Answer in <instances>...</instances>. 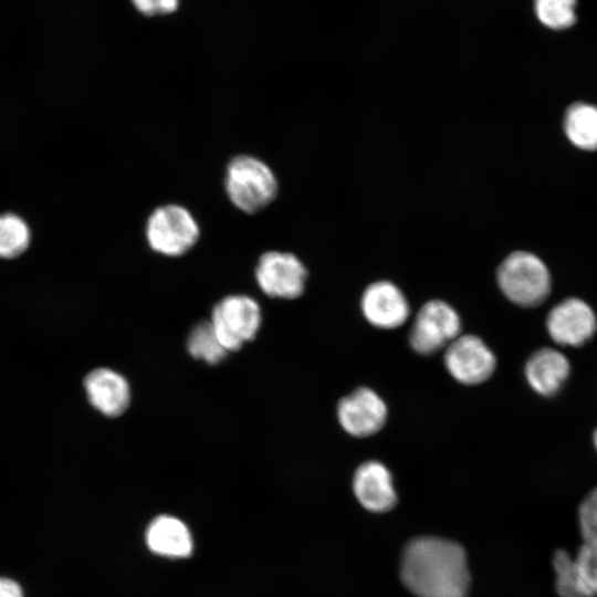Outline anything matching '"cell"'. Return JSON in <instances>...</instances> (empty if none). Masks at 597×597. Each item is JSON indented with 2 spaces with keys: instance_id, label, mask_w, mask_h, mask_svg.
<instances>
[{
  "instance_id": "cell-18",
  "label": "cell",
  "mask_w": 597,
  "mask_h": 597,
  "mask_svg": "<svg viewBox=\"0 0 597 597\" xmlns=\"http://www.w3.org/2000/svg\"><path fill=\"white\" fill-rule=\"evenodd\" d=\"M29 242V228L20 217L12 213L0 216L1 258L12 259L20 255L28 248Z\"/></svg>"
},
{
  "instance_id": "cell-3",
  "label": "cell",
  "mask_w": 597,
  "mask_h": 597,
  "mask_svg": "<svg viewBox=\"0 0 597 597\" xmlns=\"http://www.w3.org/2000/svg\"><path fill=\"white\" fill-rule=\"evenodd\" d=\"M496 281L503 294L523 307L542 304L552 287L547 266L537 255L527 251L510 253L498 268Z\"/></svg>"
},
{
  "instance_id": "cell-8",
  "label": "cell",
  "mask_w": 597,
  "mask_h": 597,
  "mask_svg": "<svg viewBox=\"0 0 597 597\" xmlns=\"http://www.w3.org/2000/svg\"><path fill=\"white\" fill-rule=\"evenodd\" d=\"M444 366L463 385H479L494 373L496 358L490 347L475 335H459L444 352Z\"/></svg>"
},
{
  "instance_id": "cell-11",
  "label": "cell",
  "mask_w": 597,
  "mask_h": 597,
  "mask_svg": "<svg viewBox=\"0 0 597 597\" xmlns=\"http://www.w3.org/2000/svg\"><path fill=\"white\" fill-rule=\"evenodd\" d=\"M360 308L366 321L381 329H395L405 324L410 314L402 291L392 282L381 280L363 292Z\"/></svg>"
},
{
  "instance_id": "cell-7",
  "label": "cell",
  "mask_w": 597,
  "mask_h": 597,
  "mask_svg": "<svg viewBox=\"0 0 597 597\" xmlns=\"http://www.w3.org/2000/svg\"><path fill=\"white\" fill-rule=\"evenodd\" d=\"M254 273L264 294L289 300L303 294L307 279L305 265L294 253L277 250L261 254Z\"/></svg>"
},
{
  "instance_id": "cell-10",
  "label": "cell",
  "mask_w": 597,
  "mask_h": 597,
  "mask_svg": "<svg viewBox=\"0 0 597 597\" xmlns=\"http://www.w3.org/2000/svg\"><path fill=\"white\" fill-rule=\"evenodd\" d=\"M388 410L381 397L368 387H359L342 398L337 405V418L350 436L366 438L384 427Z\"/></svg>"
},
{
  "instance_id": "cell-22",
  "label": "cell",
  "mask_w": 597,
  "mask_h": 597,
  "mask_svg": "<svg viewBox=\"0 0 597 597\" xmlns=\"http://www.w3.org/2000/svg\"><path fill=\"white\" fill-rule=\"evenodd\" d=\"M578 525L583 543L597 547V486L586 494L578 506Z\"/></svg>"
},
{
  "instance_id": "cell-19",
  "label": "cell",
  "mask_w": 597,
  "mask_h": 597,
  "mask_svg": "<svg viewBox=\"0 0 597 597\" xmlns=\"http://www.w3.org/2000/svg\"><path fill=\"white\" fill-rule=\"evenodd\" d=\"M556 575L555 588L559 597H587L576 569L575 559L569 552L557 549L553 556Z\"/></svg>"
},
{
  "instance_id": "cell-2",
  "label": "cell",
  "mask_w": 597,
  "mask_h": 597,
  "mask_svg": "<svg viewBox=\"0 0 597 597\" xmlns=\"http://www.w3.org/2000/svg\"><path fill=\"white\" fill-rule=\"evenodd\" d=\"M223 186L230 202L247 214L264 210L279 193V180L272 168L259 157L248 154L230 159Z\"/></svg>"
},
{
  "instance_id": "cell-6",
  "label": "cell",
  "mask_w": 597,
  "mask_h": 597,
  "mask_svg": "<svg viewBox=\"0 0 597 597\" xmlns=\"http://www.w3.org/2000/svg\"><path fill=\"white\" fill-rule=\"evenodd\" d=\"M461 332L457 311L447 302L431 300L418 311L409 333L411 348L420 355H431L447 347Z\"/></svg>"
},
{
  "instance_id": "cell-1",
  "label": "cell",
  "mask_w": 597,
  "mask_h": 597,
  "mask_svg": "<svg viewBox=\"0 0 597 597\" xmlns=\"http://www.w3.org/2000/svg\"><path fill=\"white\" fill-rule=\"evenodd\" d=\"M400 575L417 597H467L470 574L465 552L455 542L417 537L402 553Z\"/></svg>"
},
{
  "instance_id": "cell-20",
  "label": "cell",
  "mask_w": 597,
  "mask_h": 597,
  "mask_svg": "<svg viewBox=\"0 0 597 597\" xmlns=\"http://www.w3.org/2000/svg\"><path fill=\"white\" fill-rule=\"evenodd\" d=\"M577 0H534L538 20L549 29L564 30L576 21Z\"/></svg>"
},
{
  "instance_id": "cell-4",
  "label": "cell",
  "mask_w": 597,
  "mask_h": 597,
  "mask_svg": "<svg viewBox=\"0 0 597 597\" xmlns=\"http://www.w3.org/2000/svg\"><path fill=\"white\" fill-rule=\"evenodd\" d=\"M200 235L196 217L178 203H165L155 208L145 223L148 247L165 256L186 254L198 243Z\"/></svg>"
},
{
  "instance_id": "cell-9",
  "label": "cell",
  "mask_w": 597,
  "mask_h": 597,
  "mask_svg": "<svg viewBox=\"0 0 597 597\" xmlns=\"http://www.w3.org/2000/svg\"><path fill=\"white\" fill-rule=\"evenodd\" d=\"M546 328L556 344L578 347L588 342L596 333L597 317L585 301L568 297L548 312Z\"/></svg>"
},
{
  "instance_id": "cell-23",
  "label": "cell",
  "mask_w": 597,
  "mask_h": 597,
  "mask_svg": "<svg viewBox=\"0 0 597 597\" xmlns=\"http://www.w3.org/2000/svg\"><path fill=\"white\" fill-rule=\"evenodd\" d=\"M132 2L140 13L148 17L171 13L179 4V0H132Z\"/></svg>"
},
{
  "instance_id": "cell-12",
  "label": "cell",
  "mask_w": 597,
  "mask_h": 597,
  "mask_svg": "<svg viewBox=\"0 0 597 597\" xmlns=\"http://www.w3.org/2000/svg\"><path fill=\"white\" fill-rule=\"evenodd\" d=\"M392 482L391 473L384 463L369 460L362 463L354 473V494L366 510L387 512L397 503Z\"/></svg>"
},
{
  "instance_id": "cell-24",
  "label": "cell",
  "mask_w": 597,
  "mask_h": 597,
  "mask_svg": "<svg viewBox=\"0 0 597 597\" xmlns=\"http://www.w3.org/2000/svg\"><path fill=\"white\" fill-rule=\"evenodd\" d=\"M0 597H23V593L17 582L0 577Z\"/></svg>"
},
{
  "instance_id": "cell-17",
  "label": "cell",
  "mask_w": 597,
  "mask_h": 597,
  "mask_svg": "<svg viewBox=\"0 0 597 597\" xmlns=\"http://www.w3.org/2000/svg\"><path fill=\"white\" fill-rule=\"evenodd\" d=\"M187 349L193 358L211 365L221 362L227 355L210 322H201L193 327L187 341Z\"/></svg>"
},
{
  "instance_id": "cell-21",
  "label": "cell",
  "mask_w": 597,
  "mask_h": 597,
  "mask_svg": "<svg viewBox=\"0 0 597 597\" xmlns=\"http://www.w3.org/2000/svg\"><path fill=\"white\" fill-rule=\"evenodd\" d=\"M574 559L587 597H597V547L583 543Z\"/></svg>"
},
{
  "instance_id": "cell-25",
  "label": "cell",
  "mask_w": 597,
  "mask_h": 597,
  "mask_svg": "<svg viewBox=\"0 0 597 597\" xmlns=\"http://www.w3.org/2000/svg\"><path fill=\"white\" fill-rule=\"evenodd\" d=\"M593 442H594V446L597 450V428L595 429L594 433H593Z\"/></svg>"
},
{
  "instance_id": "cell-15",
  "label": "cell",
  "mask_w": 597,
  "mask_h": 597,
  "mask_svg": "<svg viewBox=\"0 0 597 597\" xmlns=\"http://www.w3.org/2000/svg\"><path fill=\"white\" fill-rule=\"evenodd\" d=\"M146 543L155 554L178 558L192 552V538L188 527L177 517L160 515L146 531Z\"/></svg>"
},
{
  "instance_id": "cell-5",
  "label": "cell",
  "mask_w": 597,
  "mask_h": 597,
  "mask_svg": "<svg viewBox=\"0 0 597 597\" xmlns=\"http://www.w3.org/2000/svg\"><path fill=\"white\" fill-rule=\"evenodd\" d=\"M210 323L224 349L238 350L256 335L261 310L248 295H228L214 305Z\"/></svg>"
},
{
  "instance_id": "cell-13",
  "label": "cell",
  "mask_w": 597,
  "mask_h": 597,
  "mask_svg": "<svg viewBox=\"0 0 597 597\" xmlns=\"http://www.w3.org/2000/svg\"><path fill=\"white\" fill-rule=\"evenodd\" d=\"M84 387L92 406L107 417L122 415L129 405L127 380L109 368L92 370L84 379Z\"/></svg>"
},
{
  "instance_id": "cell-14",
  "label": "cell",
  "mask_w": 597,
  "mask_h": 597,
  "mask_svg": "<svg viewBox=\"0 0 597 597\" xmlns=\"http://www.w3.org/2000/svg\"><path fill=\"white\" fill-rule=\"evenodd\" d=\"M530 387L541 396L556 395L570 374L567 357L557 349L544 347L534 352L524 367Z\"/></svg>"
},
{
  "instance_id": "cell-16",
  "label": "cell",
  "mask_w": 597,
  "mask_h": 597,
  "mask_svg": "<svg viewBox=\"0 0 597 597\" xmlns=\"http://www.w3.org/2000/svg\"><path fill=\"white\" fill-rule=\"evenodd\" d=\"M564 130L568 140L583 150L597 149V106L574 103L565 113Z\"/></svg>"
}]
</instances>
